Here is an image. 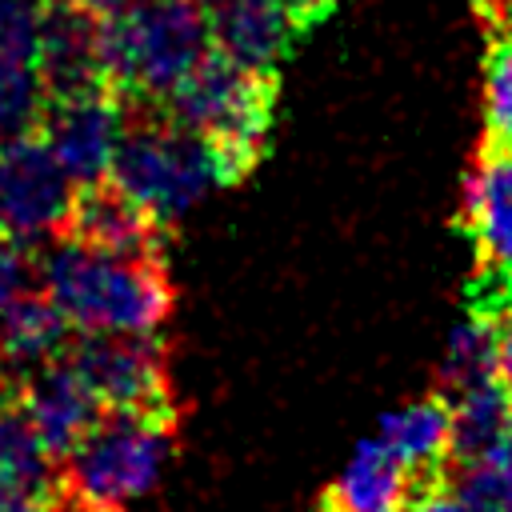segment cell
Here are the masks:
<instances>
[{
    "instance_id": "obj_1",
    "label": "cell",
    "mask_w": 512,
    "mask_h": 512,
    "mask_svg": "<svg viewBox=\"0 0 512 512\" xmlns=\"http://www.w3.org/2000/svg\"><path fill=\"white\" fill-rule=\"evenodd\" d=\"M36 284L56 304V312L88 332H136L156 336L172 316L176 292L164 256H132L96 248L72 232L48 240L36 260Z\"/></svg>"
},
{
    "instance_id": "obj_2",
    "label": "cell",
    "mask_w": 512,
    "mask_h": 512,
    "mask_svg": "<svg viewBox=\"0 0 512 512\" xmlns=\"http://www.w3.org/2000/svg\"><path fill=\"white\" fill-rule=\"evenodd\" d=\"M212 48V24L192 0H120L100 16L104 84L132 108H160Z\"/></svg>"
},
{
    "instance_id": "obj_3",
    "label": "cell",
    "mask_w": 512,
    "mask_h": 512,
    "mask_svg": "<svg viewBox=\"0 0 512 512\" xmlns=\"http://www.w3.org/2000/svg\"><path fill=\"white\" fill-rule=\"evenodd\" d=\"M276 104V72H252L228 60L220 48H208L204 60L172 88L160 104L176 124L208 140L220 160L224 184L244 180L268 144Z\"/></svg>"
},
{
    "instance_id": "obj_4",
    "label": "cell",
    "mask_w": 512,
    "mask_h": 512,
    "mask_svg": "<svg viewBox=\"0 0 512 512\" xmlns=\"http://www.w3.org/2000/svg\"><path fill=\"white\" fill-rule=\"evenodd\" d=\"M108 180L132 196L164 232L180 224L216 184H224L208 140L160 108H140V116L128 112Z\"/></svg>"
},
{
    "instance_id": "obj_5",
    "label": "cell",
    "mask_w": 512,
    "mask_h": 512,
    "mask_svg": "<svg viewBox=\"0 0 512 512\" xmlns=\"http://www.w3.org/2000/svg\"><path fill=\"white\" fill-rule=\"evenodd\" d=\"M172 420L176 412L108 408L64 456V484L72 504L124 512L128 504L144 500L176 452Z\"/></svg>"
},
{
    "instance_id": "obj_6",
    "label": "cell",
    "mask_w": 512,
    "mask_h": 512,
    "mask_svg": "<svg viewBox=\"0 0 512 512\" xmlns=\"http://www.w3.org/2000/svg\"><path fill=\"white\" fill-rule=\"evenodd\" d=\"M76 180L64 172L40 132L0 144V236L32 248L68 228L76 204Z\"/></svg>"
},
{
    "instance_id": "obj_7",
    "label": "cell",
    "mask_w": 512,
    "mask_h": 512,
    "mask_svg": "<svg viewBox=\"0 0 512 512\" xmlns=\"http://www.w3.org/2000/svg\"><path fill=\"white\" fill-rule=\"evenodd\" d=\"M104 408L128 412H176L168 384V356L156 336L136 332H88L68 352Z\"/></svg>"
},
{
    "instance_id": "obj_8",
    "label": "cell",
    "mask_w": 512,
    "mask_h": 512,
    "mask_svg": "<svg viewBox=\"0 0 512 512\" xmlns=\"http://www.w3.org/2000/svg\"><path fill=\"white\" fill-rule=\"evenodd\" d=\"M132 104L112 92L108 84H92L80 92H60L48 100V112L40 120V136L64 164V172L76 180V188L108 180L116 144L124 136Z\"/></svg>"
},
{
    "instance_id": "obj_9",
    "label": "cell",
    "mask_w": 512,
    "mask_h": 512,
    "mask_svg": "<svg viewBox=\"0 0 512 512\" xmlns=\"http://www.w3.org/2000/svg\"><path fill=\"white\" fill-rule=\"evenodd\" d=\"M12 380L20 392L24 416L36 428L40 444L52 452V460H64L84 440V432L108 412L68 352Z\"/></svg>"
},
{
    "instance_id": "obj_10",
    "label": "cell",
    "mask_w": 512,
    "mask_h": 512,
    "mask_svg": "<svg viewBox=\"0 0 512 512\" xmlns=\"http://www.w3.org/2000/svg\"><path fill=\"white\" fill-rule=\"evenodd\" d=\"M460 232L476 248V264L512 272V148L480 140L464 176Z\"/></svg>"
},
{
    "instance_id": "obj_11",
    "label": "cell",
    "mask_w": 512,
    "mask_h": 512,
    "mask_svg": "<svg viewBox=\"0 0 512 512\" xmlns=\"http://www.w3.org/2000/svg\"><path fill=\"white\" fill-rule=\"evenodd\" d=\"M448 436H452V400L444 392L408 400L404 408H396L380 420V440L408 468V480H412L408 500L448 488V472H452Z\"/></svg>"
},
{
    "instance_id": "obj_12",
    "label": "cell",
    "mask_w": 512,
    "mask_h": 512,
    "mask_svg": "<svg viewBox=\"0 0 512 512\" xmlns=\"http://www.w3.org/2000/svg\"><path fill=\"white\" fill-rule=\"evenodd\" d=\"M36 64H40L52 96L104 84V68H100V16L88 12V8L52 0L44 8Z\"/></svg>"
},
{
    "instance_id": "obj_13",
    "label": "cell",
    "mask_w": 512,
    "mask_h": 512,
    "mask_svg": "<svg viewBox=\"0 0 512 512\" xmlns=\"http://www.w3.org/2000/svg\"><path fill=\"white\" fill-rule=\"evenodd\" d=\"M64 232H72L96 248L132 252V256H160V236H164V228L132 196H124L112 180H96L76 192Z\"/></svg>"
},
{
    "instance_id": "obj_14",
    "label": "cell",
    "mask_w": 512,
    "mask_h": 512,
    "mask_svg": "<svg viewBox=\"0 0 512 512\" xmlns=\"http://www.w3.org/2000/svg\"><path fill=\"white\" fill-rule=\"evenodd\" d=\"M208 24L212 48L252 72H276V64L300 36L280 0H228L208 12Z\"/></svg>"
},
{
    "instance_id": "obj_15",
    "label": "cell",
    "mask_w": 512,
    "mask_h": 512,
    "mask_svg": "<svg viewBox=\"0 0 512 512\" xmlns=\"http://www.w3.org/2000/svg\"><path fill=\"white\" fill-rule=\"evenodd\" d=\"M408 496H412L408 468L388 452L380 436H372L352 452L348 468L336 476V484L324 488L320 500L344 512H404Z\"/></svg>"
},
{
    "instance_id": "obj_16",
    "label": "cell",
    "mask_w": 512,
    "mask_h": 512,
    "mask_svg": "<svg viewBox=\"0 0 512 512\" xmlns=\"http://www.w3.org/2000/svg\"><path fill=\"white\" fill-rule=\"evenodd\" d=\"M52 484V452L24 416L16 380L0 372V496H44Z\"/></svg>"
},
{
    "instance_id": "obj_17",
    "label": "cell",
    "mask_w": 512,
    "mask_h": 512,
    "mask_svg": "<svg viewBox=\"0 0 512 512\" xmlns=\"http://www.w3.org/2000/svg\"><path fill=\"white\" fill-rule=\"evenodd\" d=\"M64 336H68V320L56 312V304L44 292L20 296L0 320V372L24 376L64 356Z\"/></svg>"
},
{
    "instance_id": "obj_18",
    "label": "cell",
    "mask_w": 512,
    "mask_h": 512,
    "mask_svg": "<svg viewBox=\"0 0 512 512\" xmlns=\"http://www.w3.org/2000/svg\"><path fill=\"white\" fill-rule=\"evenodd\" d=\"M512 420V396L504 392L500 376L452 396V436H448V464H476L484 460Z\"/></svg>"
},
{
    "instance_id": "obj_19",
    "label": "cell",
    "mask_w": 512,
    "mask_h": 512,
    "mask_svg": "<svg viewBox=\"0 0 512 512\" xmlns=\"http://www.w3.org/2000/svg\"><path fill=\"white\" fill-rule=\"evenodd\" d=\"M496 332H500V324L468 312V320L456 324L448 336V348H444V360L436 372V392H444L452 400V396L492 380L496 376Z\"/></svg>"
},
{
    "instance_id": "obj_20",
    "label": "cell",
    "mask_w": 512,
    "mask_h": 512,
    "mask_svg": "<svg viewBox=\"0 0 512 512\" xmlns=\"http://www.w3.org/2000/svg\"><path fill=\"white\" fill-rule=\"evenodd\" d=\"M52 88L36 56H0V144L40 128Z\"/></svg>"
},
{
    "instance_id": "obj_21",
    "label": "cell",
    "mask_w": 512,
    "mask_h": 512,
    "mask_svg": "<svg viewBox=\"0 0 512 512\" xmlns=\"http://www.w3.org/2000/svg\"><path fill=\"white\" fill-rule=\"evenodd\" d=\"M484 140L512 148V32L488 40L484 60Z\"/></svg>"
},
{
    "instance_id": "obj_22",
    "label": "cell",
    "mask_w": 512,
    "mask_h": 512,
    "mask_svg": "<svg viewBox=\"0 0 512 512\" xmlns=\"http://www.w3.org/2000/svg\"><path fill=\"white\" fill-rule=\"evenodd\" d=\"M32 272H36V268L28 264L24 248L0 236V320L8 316V308H12L20 296L32 292Z\"/></svg>"
},
{
    "instance_id": "obj_23",
    "label": "cell",
    "mask_w": 512,
    "mask_h": 512,
    "mask_svg": "<svg viewBox=\"0 0 512 512\" xmlns=\"http://www.w3.org/2000/svg\"><path fill=\"white\" fill-rule=\"evenodd\" d=\"M280 4H284V12H288V20H292L296 32L316 28V24L336 8V0H280Z\"/></svg>"
},
{
    "instance_id": "obj_24",
    "label": "cell",
    "mask_w": 512,
    "mask_h": 512,
    "mask_svg": "<svg viewBox=\"0 0 512 512\" xmlns=\"http://www.w3.org/2000/svg\"><path fill=\"white\" fill-rule=\"evenodd\" d=\"M404 512H472L456 492H448V488H436V492H424V496H416V500H408V508Z\"/></svg>"
},
{
    "instance_id": "obj_25",
    "label": "cell",
    "mask_w": 512,
    "mask_h": 512,
    "mask_svg": "<svg viewBox=\"0 0 512 512\" xmlns=\"http://www.w3.org/2000/svg\"><path fill=\"white\" fill-rule=\"evenodd\" d=\"M496 376L512 396V312L500 320V332H496Z\"/></svg>"
},
{
    "instance_id": "obj_26",
    "label": "cell",
    "mask_w": 512,
    "mask_h": 512,
    "mask_svg": "<svg viewBox=\"0 0 512 512\" xmlns=\"http://www.w3.org/2000/svg\"><path fill=\"white\" fill-rule=\"evenodd\" d=\"M484 460H488V464H492V468H496V472H500V476H504V480L512 484V420H508L504 436L496 440V448H492V452H488Z\"/></svg>"
},
{
    "instance_id": "obj_27",
    "label": "cell",
    "mask_w": 512,
    "mask_h": 512,
    "mask_svg": "<svg viewBox=\"0 0 512 512\" xmlns=\"http://www.w3.org/2000/svg\"><path fill=\"white\" fill-rule=\"evenodd\" d=\"M0 512H52L44 496H0Z\"/></svg>"
},
{
    "instance_id": "obj_28",
    "label": "cell",
    "mask_w": 512,
    "mask_h": 512,
    "mask_svg": "<svg viewBox=\"0 0 512 512\" xmlns=\"http://www.w3.org/2000/svg\"><path fill=\"white\" fill-rule=\"evenodd\" d=\"M192 4H200L204 12H212V8H220V4H228V0H192Z\"/></svg>"
},
{
    "instance_id": "obj_29",
    "label": "cell",
    "mask_w": 512,
    "mask_h": 512,
    "mask_svg": "<svg viewBox=\"0 0 512 512\" xmlns=\"http://www.w3.org/2000/svg\"><path fill=\"white\" fill-rule=\"evenodd\" d=\"M320 512H344V508H336V504H328V500H320Z\"/></svg>"
},
{
    "instance_id": "obj_30",
    "label": "cell",
    "mask_w": 512,
    "mask_h": 512,
    "mask_svg": "<svg viewBox=\"0 0 512 512\" xmlns=\"http://www.w3.org/2000/svg\"><path fill=\"white\" fill-rule=\"evenodd\" d=\"M72 512H112V508H84V504H76Z\"/></svg>"
},
{
    "instance_id": "obj_31",
    "label": "cell",
    "mask_w": 512,
    "mask_h": 512,
    "mask_svg": "<svg viewBox=\"0 0 512 512\" xmlns=\"http://www.w3.org/2000/svg\"><path fill=\"white\" fill-rule=\"evenodd\" d=\"M508 32H512V0H508Z\"/></svg>"
}]
</instances>
